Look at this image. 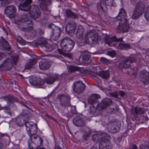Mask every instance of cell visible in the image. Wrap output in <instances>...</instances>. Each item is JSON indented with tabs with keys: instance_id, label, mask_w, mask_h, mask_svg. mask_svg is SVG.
<instances>
[{
	"instance_id": "bcb514c9",
	"label": "cell",
	"mask_w": 149,
	"mask_h": 149,
	"mask_svg": "<svg viewBox=\"0 0 149 149\" xmlns=\"http://www.w3.org/2000/svg\"><path fill=\"white\" fill-rule=\"evenodd\" d=\"M145 18L147 21H149V5L146 8L145 12Z\"/></svg>"
},
{
	"instance_id": "4dcf8cb0",
	"label": "cell",
	"mask_w": 149,
	"mask_h": 149,
	"mask_svg": "<svg viewBox=\"0 0 149 149\" xmlns=\"http://www.w3.org/2000/svg\"><path fill=\"white\" fill-rule=\"evenodd\" d=\"M101 98V96L97 94H94L90 95L88 98V102L90 104H92L98 101Z\"/></svg>"
},
{
	"instance_id": "e0dca14e",
	"label": "cell",
	"mask_w": 149,
	"mask_h": 149,
	"mask_svg": "<svg viewBox=\"0 0 149 149\" xmlns=\"http://www.w3.org/2000/svg\"><path fill=\"white\" fill-rule=\"evenodd\" d=\"M113 103L112 101L109 98H105L103 99L101 102L99 103L98 110L102 111L107 108L110 105Z\"/></svg>"
},
{
	"instance_id": "ffe728a7",
	"label": "cell",
	"mask_w": 149,
	"mask_h": 149,
	"mask_svg": "<svg viewBox=\"0 0 149 149\" xmlns=\"http://www.w3.org/2000/svg\"><path fill=\"white\" fill-rule=\"evenodd\" d=\"M112 147V144L109 139H104L99 144V148L101 149H111Z\"/></svg>"
},
{
	"instance_id": "3957f363",
	"label": "cell",
	"mask_w": 149,
	"mask_h": 149,
	"mask_svg": "<svg viewBox=\"0 0 149 149\" xmlns=\"http://www.w3.org/2000/svg\"><path fill=\"white\" fill-rule=\"evenodd\" d=\"M108 131L112 134L119 132L121 128V123L118 120H115L110 122L107 125Z\"/></svg>"
},
{
	"instance_id": "484cf974",
	"label": "cell",
	"mask_w": 149,
	"mask_h": 149,
	"mask_svg": "<svg viewBox=\"0 0 149 149\" xmlns=\"http://www.w3.org/2000/svg\"><path fill=\"white\" fill-rule=\"evenodd\" d=\"M24 37L26 39L29 40H33L35 37L36 35V32L33 29L30 28L28 30L25 31Z\"/></svg>"
},
{
	"instance_id": "83f0119b",
	"label": "cell",
	"mask_w": 149,
	"mask_h": 149,
	"mask_svg": "<svg viewBox=\"0 0 149 149\" xmlns=\"http://www.w3.org/2000/svg\"><path fill=\"white\" fill-rule=\"evenodd\" d=\"M97 74L105 80H108L110 76V72L108 70H103L99 71Z\"/></svg>"
},
{
	"instance_id": "8992f818",
	"label": "cell",
	"mask_w": 149,
	"mask_h": 149,
	"mask_svg": "<svg viewBox=\"0 0 149 149\" xmlns=\"http://www.w3.org/2000/svg\"><path fill=\"white\" fill-rule=\"evenodd\" d=\"M30 113L26 110L23 111L20 115L16 118V123L19 126H23L25 125L30 118Z\"/></svg>"
},
{
	"instance_id": "816d5d0a",
	"label": "cell",
	"mask_w": 149,
	"mask_h": 149,
	"mask_svg": "<svg viewBox=\"0 0 149 149\" xmlns=\"http://www.w3.org/2000/svg\"><path fill=\"white\" fill-rule=\"evenodd\" d=\"M118 93H119V96L122 97H124L126 94V92L122 91V90H120V91H118Z\"/></svg>"
},
{
	"instance_id": "db71d44e",
	"label": "cell",
	"mask_w": 149,
	"mask_h": 149,
	"mask_svg": "<svg viewBox=\"0 0 149 149\" xmlns=\"http://www.w3.org/2000/svg\"><path fill=\"white\" fill-rule=\"evenodd\" d=\"M132 148L133 149H138V147H137V146H136V145H133L132 146Z\"/></svg>"
},
{
	"instance_id": "11a10c76",
	"label": "cell",
	"mask_w": 149,
	"mask_h": 149,
	"mask_svg": "<svg viewBox=\"0 0 149 149\" xmlns=\"http://www.w3.org/2000/svg\"><path fill=\"white\" fill-rule=\"evenodd\" d=\"M19 1H22V2H23V1H25V0H19Z\"/></svg>"
},
{
	"instance_id": "f1b7e54d",
	"label": "cell",
	"mask_w": 149,
	"mask_h": 149,
	"mask_svg": "<svg viewBox=\"0 0 149 149\" xmlns=\"http://www.w3.org/2000/svg\"><path fill=\"white\" fill-rule=\"evenodd\" d=\"M73 122L75 126L78 127L83 126L85 124L84 120L80 117L75 118L73 120Z\"/></svg>"
},
{
	"instance_id": "ba28073f",
	"label": "cell",
	"mask_w": 149,
	"mask_h": 149,
	"mask_svg": "<svg viewBox=\"0 0 149 149\" xmlns=\"http://www.w3.org/2000/svg\"><path fill=\"white\" fill-rule=\"evenodd\" d=\"M26 130L29 136L35 135L37 132V124L32 121H28L25 124Z\"/></svg>"
},
{
	"instance_id": "ee69618b",
	"label": "cell",
	"mask_w": 149,
	"mask_h": 149,
	"mask_svg": "<svg viewBox=\"0 0 149 149\" xmlns=\"http://www.w3.org/2000/svg\"><path fill=\"white\" fill-rule=\"evenodd\" d=\"M17 40H18V42H19V43L20 45L24 46V45H25L27 44V42H26L24 39H23L22 38L19 37H19H17Z\"/></svg>"
},
{
	"instance_id": "4fadbf2b",
	"label": "cell",
	"mask_w": 149,
	"mask_h": 149,
	"mask_svg": "<svg viewBox=\"0 0 149 149\" xmlns=\"http://www.w3.org/2000/svg\"><path fill=\"white\" fill-rule=\"evenodd\" d=\"M30 16L33 19H37L41 16V11L37 6L32 5L29 10Z\"/></svg>"
},
{
	"instance_id": "6da1fadb",
	"label": "cell",
	"mask_w": 149,
	"mask_h": 149,
	"mask_svg": "<svg viewBox=\"0 0 149 149\" xmlns=\"http://www.w3.org/2000/svg\"><path fill=\"white\" fill-rule=\"evenodd\" d=\"M18 28L25 32L30 28H33V23L31 19L28 18H22L16 21Z\"/></svg>"
},
{
	"instance_id": "d590c367",
	"label": "cell",
	"mask_w": 149,
	"mask_h": 149,
	"mask_svg": "<svg viewBox=\"0 0 149 149\" xmlns=\"http://www.w3.org/2000/svg\"><path fill=\"white\" fill-rule=\"evenodd\" d=\"M47 44V41L45 39H40L35 41L34 43V45L35 46H45Z\"/></svg>"
},
{
	"instance_id": "8fae6325",
	"label": "cell",
	"mask_w": 149,
	"mask_h": 149,
	"mask_svg": "<svg viewBox=\"0 0 149 149\" xmlns=\"http://www.w3.org/2000/svg\"><path fill=\"white\" fill-rule=\"evenodd\" d=\"M86 88V86L82 81L79 80L76 81L73 85V89L74 91L77 94L82 93Z\"/></svg>"
},
{
	"instance_id": "74e56055",
	"label": "cell",
	"mask_w": 149,
	"mask_h": 149,
	"mask_svg": "<svg viewBox=\"0 0 149 149\" xmlns=\"http://www.w3.org/2000/svg\"><path fill=\"white\" fill-rule=\"evenodd\" d=\"M108 108V112L112 113L118 111V106L115 104L112 103Z\"/></svg>"
},
{
	"instance_id": "52a82bcc",
	"label": "cell",
	"mask_w": 149,
	"mask_h": 149,
	"mask_svg": "<svg viewBox=\"0 0 149 149\" xmlns=\"http://www.w3.org/2000/svg\"><path fill=\"white\" fill-rule=\"evenodd\" d=\"M49 28L52 29L51 35V39L53 41H56L58 40L61 37V29L57 25L51 24L49 25Z\"/></svg>"
},
{
	"instance_id": "f546056e",
	"label": "cell",
	"mask_w": 149,
	"mask_h": 149,
	"mask_svg": "<svg viewBox=\"0 0 149 149\" xmlns=\"http://www.w3.org/2000/svg\"><path fill=\"white\" fill-rule=\"evenodd\" d=\"M58 75L56 74H51L49 75L47 78L46 80V82L47 84H52L54 83L56 80L58 79Z\"/></svg>"
},
{
	"instance_id": "7a4b0ae2",
	"label": "cell",
	"mask_w": 149,
	"mask_h": 149,
	"mask_svg": "<svg viewBox=\"0 0 149 149\" xmlns=\"http://www.w3.org/2000/svg\"><path fill=\"white\" fill-rule=\"evenodd\" d=\"M75 46V43L69 38H65L61 43V47L63 51L69 52L72 51Z\"/></svg>"
},
{
	"instance_id": "e575fe53",
	"label": "cell",
	"mask_w": 149,
	"mask_h": 149,
	"mask_svg": "<svg viewBox=\"0 0 149 149\" xmlns=\"http://www.w3.org/2000/svg\"><path fill=\"white\" fill-rule=\"evenodd\" d=\"M84 33V28L82 25H79L78 29H77V32H76V37L78 39L82 38L83 37Z\"/></svg>"
},
{
	"instance_id": "9c48e42d",
	"label": "cell",
	"mask_w": 149,
	"mask_h": 149,
	"mask_svg": "<svg viewBox=\"0 0 149 149\" xmlns=\"http://www.w3.org/2000/svg\"><path fill=\"white\" fill-rule=\"evenodd\" d=\"M120 21L121 22L117 28V33H124L128 32L130 29V26L127 20H124Z\"/></svg>"
},
{
	"instance_id": "c3c4849f",
	"label": "cell",
	"mask_w": 149,
	"mask_h": 149,
	"mask_svg": "<svg viewBox=\"0 0 149 149\" xmlns=\"http://www.w3.org/2000/svg\"><path fill=\"white\" fill-rule=\"evenodd\" d=\"M101 61L103 63H105V64H109L110 63V61L104 57H102L101 58Z\"/></svg>"
},
{
	"instance_id": "9a60e30c",
	"label": "cell",
	"mask_w": 149,
	"mask_h": 149,
	"mask_svg": "<svg viewBox=\"0 0 149 149\" xmlns=\"http://www.w3.org/2000/svg\"><path fill=\"white\" fill-rule=\"evenodd\" d=\"M108 139L110 140L111 136L106 132H99L94 134L92 136V140L95 143L100 142L104 139Z\"/></svg>"
},
{
	"instance_id": "b9f144b4",
	"label": "cell",
	"mask_w": 149,
	"mask_h": 149,
	"mask_svg": "<svg viewBox=\"0 0 149 149\" xmlns=\"http://www.w3.org/2000/svg\"><path fill=\"white\" fill-rule=\"evenodd\" d=\"M82 60L84 62H89L91 61V56L89 54H85L83 56Z\"/></svg>"
},
{
	"instance_id": "4316f807",
	"label": "cell",
	"mask_w": 149,
	"mask_h": 149,
	"mask_svg": "<svg viewBox=\"0 0 149 149\" xmlns=\"http://www.w3.org/2000/svg\"><path fill=\"white\" fill-rule=\"evenodd\" d=\"M52 65V62L47 60L41 61L39 62V67L41 70H46L49 69Z\"/></svg>"
},
{
	"instance_id": "7dc6e473",
	"label": "cell",
	"mask_w": 149,
	"mask_h": 149,
	"mask_svg": "<svg viewBox=\"0 0 149 149\" xmlns=\"http://www.w3.org/2000/svg\"><path fill=\"white\" fill-rule=\"evenodd\" d=\"M109 95H110L111 97L114 98H118V96H119L118 92L117 91L111 92V93H109Z\"/></svg>"
},
{
	"instance_id": "60d3db41",
	"label": "cell",
	"mask_w": 149,
	"mask_h": 149,
	"mask_svg": "<svg viewBox=\"0 0 149 149\" xmlns=\"http://www.w3.org/2000/svg\"><path fill=\"white\" fill-rule=\"evenodd\" d=\"M118 48L120 50H126L131 48L130 45L126 43H120L118 45Z\"/></svg>"
},
{
	"instance_id": "ac0fdd59",
	"label": "cell",
	"mask_w": 149,
	"mask_h": 149,
	"mask_svg": "<svg viewBox=\"0 0 149 149\" xmlns=\"http://www.w3.org/2000/svg\"><path fill=\"white\" fill-rule=\"evenodd\" d=\"M5 13L8 18L10 19H13L16 16L17 9L15 6H9L6 8L5 10Z\"/></svg>"
},
{
	"instance_id": "5b68a950",
	"label": "cell",
	"mask_w": 149,
	"mask_h": 149,
	"mask_svg": "<svg viewBox=\"0 0 149 149\" xmlns=\"http://www.w3.org/2000/svg\"><path fill=\"white\" fill-rule=\"evenodd\" d=\"M98 33L94 30L88 32L85 37L86 43L89 45H95L98 43Z\"/></svg>"
},
{
	"instance_id": "1f68e13d",
	"label": "cell",
	"mask_w": 149,
	"mask_h": 149,
	"mask_svg": "<svg viewBox=\"0 0 149 149\" xmlns=\"http://www.w3.org/2000/svg\"><path fill=\"white\" fill-rule=\"evenodd\" d=\"M99 103V102L98 101L91 104L89 109L90 114H91V115H94L95 114L96 111L98 110Z\"/></svg>"
},
{
	"instance_id": "f35d334b",
	"label": "cell",
	"mask_w": 149,
	"mask_h": 149,
	"mask_svg": "<svg viewBox=\"0 0 149 149\" xmlns=\"http://www.w3.org/2000/svg\"><path fill=\"white\" fill-rule=\"evenodd\" d=\"M37 60L36 59H33V60H31L27 62V63H26V65H25V69H31L35 65V63H37Z\"/></svg>"
},
{
	"instance_id": "f907efd6",
	"label": "cell",
	"mask_w": 149,
	"mask_h": 149,
	"mask_svg": "<svg viewBox=\"0 0 149 149\" xmlns=\"http://www.w3.org/2000/svg\"><path fill=\"white\" fill-rule=\"evenodd\" d=\"M59 53H60L61 54H62V55H65V56H67V57H71V55L70 54H66V53H65L63 52V51H61V50H59Z\"/></svg>"
},
{
	"instance_id": "7c38bea8",
	"label": "cell",
	"mask_w": 149,
	"mask_h": 149,
	"mask_svg": "<svg viewBox=\"0 0 149 149\" xmlns=\"http://www.w3.org/2000/svg\"><path fill=\"white\" fill-rule=\"evenodd\" d=\"M57 99L60 104L65 107L70 106L71 104V98L67 94H60L58 95Z\"/></svg>"
},
{
	"instance_id": "836d02e7",
	"label": "cell",
	"mask_w": 149,
	"mask_h": 149,
	"mask_svg": "<svg viewBox=\"0 0 149 149\" xmlns=\"http://www.w3.org/2000/svg\"><path fill=\"white\" fill-rule=\"evenodd\" d=\"M1 42L2 46H3V48L5 49V50L7 51H10L11 47L10 45L8 42L6 41L5 39L1 37Z\"/></svg>"
},
{
	"instance_id": "f6af8a7d",
	"label": "cell",
	"mask_w": 149,
	"mask_h": 149,
	"mask_svg": "<svg viewBox=\"0 0 149 149\" xmlns=\"http://www.w3.org/2000/svg\"><path fill=\"white\" fill-rule=\"evenodd\" d=\"M107 55L108 56H110L111 57H115L116 56V53L115 51H109L108 52Z\"/></svg>"
},
{
	"instance_id": "8d00e7d4",
	"label": "cell",
	"mask_w": 149,
	"mask_h": 149,
	"mask_svg": "<svg viewBox=\"0 0 149 149\" xmlns=\"http://www.w3.org/2000/svg\"><path fill=\"white\" fill-rule=\"evenodd\" d=\"M66 15L68 18L71 19H76L78 18L77 15L70 9H68L66 11Z\"/></svg>"
},
{
	"instance_id": "f5cc1de1",
	"label": "cell",
	"mask_w": 149,
	"mask_h": 149,
	"mask_svg": "<svg viewBox=\"0 0 149 149\" xmlns=\"http://www.w3.org/2000/svg\"><path fill=\"white\" fill-rule=\"evenodd\" d=\"M18 56H17V57H14V58H13V60H14V61L15 62V63H16L17 62V61H18Z\"/></svg>"
},
{
	"instance_id": "603a6c76",
	"label": "cell",
	"mask_w": 149,
	"mask_h": 149,
	"mask_svg": "<svg viewBox=\"0 0 149 149\" xmlns=\"http://www.w3.org/2000/svg\"><path fill=\"white\" fill-rule=\"evenodd\" d=\"M76 28V24L73 21H70L67 25L66 30L68 34H73L74 33Z\"/></svg>"
},
{
	"instance_id": "9f6ffc18",
	"label": "cell",
	"mask_w": 149,
	"mask_h": 149,
	"mask_svg": "<svg viewBox=\"0 0 149 149\" xmlns=\"http://www.w3.org/2000/svg\"><path fill=\"white\" fill-rule=\"evenodd\" d=\"M1 1H8V0H1Z\"/></svg>"
},
{
	"instance_id": "681fc988",
	"label": "cell",
	"mask_w": 149,
	"mask_h": 149,
	"mask_svg": "<svg viewBox=\"0 0 149 149\" xmlns=\"http://www.w3.org/2000/svg\"><path fill=\"white\" fill-rule=\"evenodd\" d=\"M140 149H149V147L147 145L145 144H141L140 146Z\"/></svg>"
},
{
	"instance_id": "d6a6232c",
	"label": "cell",
	"mask_w": 149,
	"mask_h": 149,
	"mask_svg": "<svg viewBox=\"0 0 149 149\" xmlns=\"http://www.w3.org/2000/svg\"><path fill=\"white\" fill-rule=\"evenodd\" d=\"M127 17V14L125 10L123 9H121L118 16V19L120 21L124 20L126 19Z\"/></svg>"
},
{
	"instance_id": "2e32d148",
	"label": "cell",
	"mask_w": 149,
	"mask_h": 149,
	"mask_svg": "<svg viewBox=\"0 0 149 149\" xmlns=\"http://www.w3.org/2000/svg\"><path fill=\"white\" fill-rule=\"evenodd\" d=\"M29 82L34 86H40L44 84L45 81L39 76L33 75L30 77Z\"/></svg>"
},
{
	"instance_id": "44dd1931",
	"label": "cell",
	"mask_w": 149,
	"mask_h": 149,
	"mask_svg": "<svg viewBox=\"0 0 149 149\" xmlns=\"http://www.w3.org/2000/svg\"><path fill=\"white\" fill-rule=\"evenodd\" d=\"M33 2V0H26L23 1L19 5V9L23 11H29L31 7V4Z\"/></svg>"
},
{
	"instance_id": "277c9868",
	"label": "cell",
	"mask_w": 149,
	"mask_h": 149,
	"mask_svg": "<svg viewBox=\"0 0 149 149\" xmlns=\"http://www.w3.org/2000/svg\"><path fill=\"white\" fill-rule=\"evenodd\" d=\"M42 141L41 138L37 135L30 136L29 141L28 145L30 149H37L42 144Z\"/></svg>"
},
{
	"instance_id": "30bf717a",
	"label": "cell",
	"mask_w": 149,
	"mask_h": 149,
	"mask_svg": "<svg viewBox=\"0 0 149 149\" xmlns=\"http://www.w3.org/2000/svg\"><path fill=\"white\" fill-rule=\"evenodd\" d=\"M145 9V5L143 2H139L136 6V9L134 11L132 15V19H136L143 14Z\"/></svg>"
},
{
	"instance_id": "5bb4252c",
	"label": "cell",
	"mask_w": 149,
	"mask_h": 149,
	"mask_svg": "<svg viewBox=\"0 0 149 149\" xmlns=\"http://www.w3.org/2000/svg\"><path fill=\"white\" fill-rule=\"evenodd\" d=\"M136 62V60L134 58L130 57L127 59H124L122 61L119 63V67L121 69H128L130 68L132 63H134Z\"/></svg>"
},
{
	"instance_id": "7bdbcfd3",
	"label": "cell",
	"mask_w": 149,
	"mask_h": 149,
	"mask_svg": "<svg viewBox=\"0 0 149 149\" xmlns=\"http://www.w3.org/2000/svg\"><path fill=\"white\" fill-rule=\"evenodd\" d=\"M81 69L80 67H78L75 66H71L70 67V71L71 72H74L75 71H80Z\"/></svg>"
},
{
	"instance_id": "ab89813d",
	"label": "cell",
	"mask_w": 149,
	"mask_h": 149,
	"mask_svg": "<svg viewBox=\"0 0 149 149\" xmlns=\"http://www.w3.org/2000/svg\"><path fill=\"white\" fill-rule=\"evenodd\" d=\"M106 5L111 7H116L118 5V0H104Z\"/></svg>"
},
{
	"instance_id": "7402d4cb",
	"label": "cell",
	"mask_w": 149,
	"mask_h": 149,
	"mask_svg": "<svg viewBox=\"0 0 149 149\" xmlns=\"http://www.w3.org/2000/svg\"><path fill=\"white\" fill-rule=\"evenodd\" d=\"M146 112V109L138 106L132 107L131 109V113L134 116H137L140 115H143Z\"/></svg>"
},
{
	"instance_id": "d4e9b609",
	"label": "cell",
	"mask_w": 149,
	"mask_h": 149,
	"mask_svg": "<svg viewBox=\"0 0 149 149\" xmlns=\"http://www.w3.org/2000/svg\"><path fill=\"white\" fill-rule=\"evenodd\" d=\"M39 6L42 10L46 11L52 3L51 0H38Z\"/></svg>"
},
{
	"instance_id": "cb8c5ba5",
	"label": "cell",
	"mask_w": 149,
	"mask_h": 149,
	"mask_svg": "<svg viewBox=\"0 0 149 149\" xmlns=\"http://www.w3.org/2000/svg\"><path fill=\"white\" fill-rule=\"evenodd\" d=\"M12 66H13V63L12 60L10 58H8L1 65V70L4 71H9L11 70Z\"/></svg>"
},
{
	"instance_id": "d6986e66",
	"label": "cell",
	"mask_w": 149,
	"mask_h": 149,
	"mask_svg": "<svg viewBox=\"0 0 149 149\" xmlns=\"http://www.w3.org/2000/svg\"><path fill=\"white\" fill-rule=\"evenodd\" d=\"M139 79L144 84H148L149 83V72L146 70L141 71L139 74Z\"/></svg>"
}]
</instances>
